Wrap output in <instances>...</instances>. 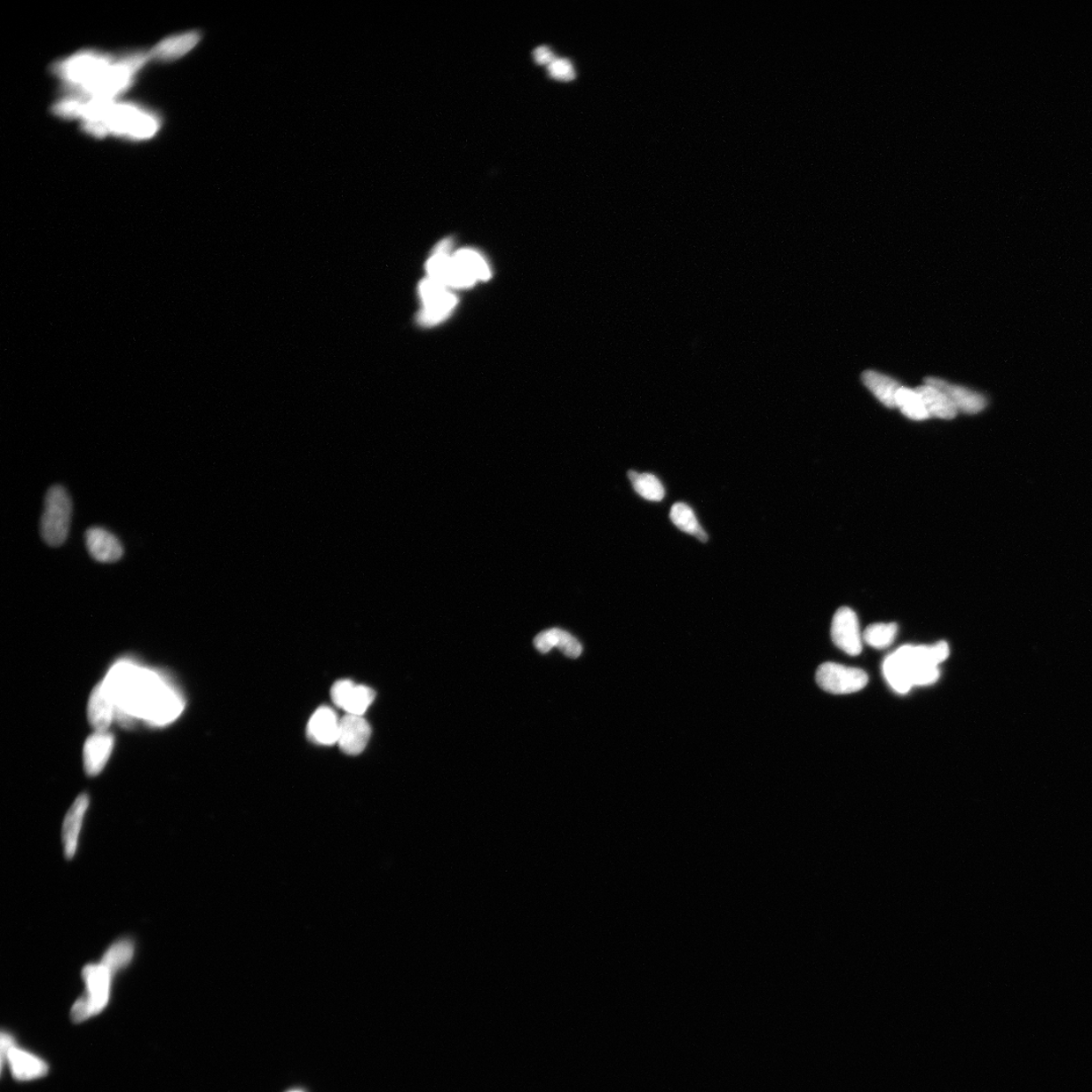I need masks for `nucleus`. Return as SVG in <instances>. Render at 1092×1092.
<instances>
[{"label": "nucleus", "instance_id": "7ed1b4c3", "mask_svg": "<svg viewBox=\"0 0 1092 1092\" xmlns=\"http://www.w3.org/2000/svg\"><path fill=\"white\" fill-rule=\"evenodd\" d=\"M158 127L159 123L154 115L134 106L115 104L114 100L106 107L99 122L84 123L83 125L87 132L97 137L113 133L136 139L152 137Z\"/></svg>", "mask_w": 1092, "mask_h": 1092}, {"label": "nucleus", "instance_id": "ddd939ff", "mask_svg": "<svg viewBox=\"0 0 1092 1092\" xmlns=\"http://www.w3.org/2000/svg\"><path fill=\"white\" fill-rule=\"evenodd\" d=\"M371 737V727L367 719L360 716L346 715L340 720L337 745L349 756L361 754Z\"/></svg>", "mask_w": 1092, "mask_h": 1092}, {"label": "nucleus", "instance_id": "c756f323", "mask_svg": "<svg viewBox=\"0 0 1092 1092\" xmlns=\"http://www.w3.org/2000/svg\"><path fill=\"white\" fill-rule=\"evenodd\" d=\"M548 69L552 78L563 80V82H571L576 77L573 63L566 58H556L549 65Z\"/></svg>", "mask_w": 1092, "mask_h": 1092}, {"label": "nucleus", "instance_id": "aec40b11", "mask_svg": "<svg viewBox=\"0 0 1092 1092\" xmlns=\"http://www.w3.org/2000/svg\"><path fill=\"white\" fill-rule=\"evenodd\" d=\"M534 645L542 653H549L553 647L562 652L566 657L577 659L582 652V646L571 633L558 629H552L540 633L534 638Z\"/></svg>", "mask_w": 1092, "mask_h": 1092}, {"label": "nucleus", "instance_id": "a211bd4d", "mask_svg": "<svg viewBox=\"0 0 1092 1092\" xmlns=\"http://www.w3.org/2000/svg\"><path fill=\"white\" fill-rule=\"evenodd\" d=\"M89 805V796L87 795H80L70 807L67 817H65L62 839L64 855L68 860H71L75 856L80 829H82L84 815Z\"/></svg>", "mask_w": 1092, "mask_h": 1092}, {"label": "nucleus", "instance_id": "4be33fe9", "mask_svg": "<svg viewBox=\"0 0 1092 1092\" xmlns=\"http://www.w3.org/2000/svg\"><path fill=\"white\" fill-rule=\"evenodd\" d=\"M862 380L881 403L888 408L897 407V396L901 388L897 381L873 370L865 371Z\"/></svg>", "mask_w": 1092, "mask_h": 1092}, {"label": "nucleus", "instance_id": "6e6552de", "mask_svg": "<svg viewBox=\"0 0 1092 1092\" xmlns=\"http://www.w3.org/2000/svg\"><path fill=\"white\" fill-rule=\"evenodd\" d=\"M113 63V58L107 55L84 52L58 63L54 71L69 87H76L89 83Z\"/></svg>", "mask_w": 1092, "mask_h": 1092}, {"label": "nucleus", "instance_id": "20e7f679", "mask_svg": "<svg viewBox=\"0 0 1092 1092\" xmlns=\"http://www.w3.org/2000/svg\"><path fill=\"white\" fill-rule=\"evenodd\" d=\"M149 59L150 53L144 52L123 58L109 65L89 83L69 87L71 94L68 98L79 100L113 99L116 94L128 89L135 73Z\"/></svg>", "mask_w": 1092, "mask_h": 1092}, {"label": "nucleus", "instance_id": "cd10ccee", "mask_svg": "<svg viewBox=\"0 0 1092 1092\" xmlns=\"http://www.w3.org/2000/svg\"><path fill=\"white\" fill-rule=\"evenodd\" d=\"M897 407L909 419L922 421L930 418V414L916 391L900 388L897 396Z\"/></svg>", "mask_w": 1092, "mask_h": 1092}, {"label": "nucleus", "instance_id": "7c9ffc66", "mask_svg": "<svg viewBox=\"0 0 1092 1092\" xmlns=\"http://www.w3.org/2000/svg\"><path fill=\"white\" fill-rule=\"evenodd\" d=\"M534 57L537 64L548 65V67L553 60L556 59L555 54H553L552 51L546 46L537 47L534 51Z\"/></svg>", "mask_w": 1092, "mask_h": 1092}, {"label": "nucleus", "instance_id": "412c9836", "mask_svg": "<svg viewBox=\"0 0 1092 1092\" xmlns=\"http://www.w3.org/2000/svg\"><path fill=\"white\" fill-rule=\"evenodd\" d=\"M915 391L921 396L924 406H926L930 417L948 420L956 417L958 410L943 391L930 384L922 385V387L916 388Z\"/></svg>", "mask_w": 1092, "mask_h": 1092}, {"label": "nucleus", "instance_id": "423d86ee", "mask_svg": "<svg viewBox=\"0 0 1092 1092\" xmlns=\"http://www.w3.org/2000/svg\"><path fill=\"white\" fill-rule=\"evenodd\" d=\"M72 500L61 485L50 487L45 497V507L41 518V536L51 548H59L67 542L71 518Z\"/></svg>", "mask_w": 1092, "mask_h": 1092}, {"label": "nucleus", "instance_id": "5701e85b", "mask_svg": "<svg viewBox=\"0 0 1092 1092\" xmlns=\"http://www.w3.org/2000/svg\"><path fill=\"white\" fill-rule=\"evenodd\" d=\"M200 34L194 32L171 36V38L160 42L156 47L153 48L150 56L158 60L170 61L177 59V58L185 55L189 50L194 48L200 41Z\"/></svg>", "mask_w": 1092, "mask_h": 1092}, {"label": "nucleus", "instance_id": "f257e3e1", "mask_svg": "<svg viewBox=\"0 0 1092 1092\" xmlns=\"http://www.w3.org/2000/svg\"><path fill=\"white\" fill-rule=\"evenodd\" d=\"M103 683L113 698L115 716L121 724L129 725L139 717L153 725H164L184 709L178 691L162 676L132 662L115 664Z\"/></svg>", "mask_w": 1092, "mask_h": 1092}, {"label": "nucleus", "instance_id": "b1692460", "mask_svg": "<svg viewBox=\"0 0 1092 1092\" xmlns=\"http://www.w3.org/2000/svg\"><path fill=\"white\" fill-rule=\"evenodd\" d=\"M669 518L677 527L690 535H693L703 542H708V536L699 523L697 517L689 505L685 503H676L671 509Z\"/></svg>", "mask_w": 1092, "mask_h": 1092}, {"label": "nucleus", "instance_id": "c85d7f7f", "mask_svg": "<svg viewBox=\"0 0 1092 1092\" xmlns=\"http://www.w3.org/2000/svg\"><path fill=\"white\" fill-rule=\"evenodd\" d=\"M897 623H876L868 626L865 630L863 639L865 643L875 649H885L894 642L898 635Z\"/></svg>", "mask_w": 1092, "mask_h": 1092}, {"label": "nucleus", "instance_id": "f3484780", "mask_svg": "<svg viewBox=\"0 0 1092 1092\" xmlns=\"http://www.w3.org/2000/svg\"><path fill=\"white\" fill-rule=\"evenodd\" d=\"M926 384L941 390L952 400L957 410L966 414H977L985 410L986 400L978 392L960 385L950 384L938 377H928Z\"/></svg>", "mask_w": 1092, "mask_h": 1092}, {"label": "nucleus", "instance_id": "1a4fd4ad", "mask_svg": "<svg viewBox=\"0 0 1092 1092\" xmlns=\"http://www.w3.org/2000/svg\"><path fill=\"white\" fill-rule=\"evenodd\" d=\"M867 673L861 669L825 662L818 669L819 686L832 694H851L867 685Z\"/></svg>", "mask_w": 1092, "mask_h": 1092}, {"label": "nucleus", "instance_id": "bb28decb", "mask_svg": "<svg viewBox=\"0 0 1092 1092\" xmlns=\"http://www.w3.org/2000/svg\"><path fill=\"white\" fill-rule=\"evenodd\" d=\"M135 954V945L130 938H121L115 942L104 954L103 962L118 973L126 968L132 961Z\"/></svg>", "mask_w": 1092, "mask_h": 1092}, {"label": "nucleus", "instance_id": "393cba45", "mask_svg": "<svg viewBox=\"0 0 1092 1092\" xmlns=\"http://www.w3.org/2000/svg\"><path fill=\"white\" fill-rule=\"evenodd\" d=\"M629 478L633 485V489L640 497L652 502H661L665 498L666 491L664 485L652 473H638L636 471H629Z\"/></svg>", "mask_w": 1092, "mask_h": 1092}, {"label": "nucleus", "instance_id": "f8f14e48", "mask_svg": "<svg viewBox=\"0 0 1092 1092\" xmlns=\"http://www.w3.org/2000/svg\"><path fill=\"white\" fill-rule=\"evenodd\" d=\"M832 638L835 645L849 655L862 653L860 628L853 610L842 607L836 611L832 623Z\"/></svg>", "mask_w": 1092, "mask_h": 1092}, {"label": "nucleus", "instance_id": "f03ea898", "mask_svg": "<svg viewBox=\"0 0 1092 1092\" xmlns=\"http://www.w3.org/2000/svg\"><path fill=\"white\" fill-rule=\"evenodd\" d=\"M949 654L950 647L946 642L933 645H904L885 659L883 673L895 691L906 694L913 686L936 683L940 677L938 665L948 659Z\"/></svg>", "mask_w": 1092, "mask_h": 1092}, {"label": "nucleus", "instance_id": "0eeeda50", "mask_svg": "<svg viewBox=\"0 0 1092 1092\" xmlns=\"http://www.w3.org/2000/svg\"><path fill=\"white\" fill-rule=\"evenodd\" d=\"M447 289L429 278L421 281L419 295L422 309L418 315L421 325L429 327L439 324L454 311L457 298Z\"/></svg>", "mask_w": 1092, "mask_h": 1092}, {"label": "nucleus", "instance_id": "4468645a", "mask_svg": "<svg viewBox=\"0 0 1092 1092\" xmlns=\"http://www.w3.org/2000/svg\"><path fill=\"white\" fill-rule=\"evenodd\" d=\"M85 544L91 557L100 564L119 562L123 556V546L119 538L103 527L87 529Z\"/></svg>", "mask_w": 1092, "mask_h": 1092}, {"label": "nucleus", "instance_id": "9d476101", "mask_svg": "<svg viewBox=\"0 0 1092 1092\" xmlns=\"http://www.w3.org/2000/svg\"><path fill=\"white\" fill-rule=\"evenodd\" d=\"M5 1057L9 1060L12 1072L14 1079L18 1080H32L39 1079L48 1072V1066L45 1062L36 1056L26 1051L18 1049L14 1047L13 1039L3 1033L2 1035V1059L3 1065Z\"/></svg>", "mask_w": 1092, "mask_h": 1092}, {"label": "nucleus", "instance_id": "a878e982", "mask_svg": "<svg viewBox=\"0 0 1092 1092\" xmlns=\"http://www.w3.org/2000/svg\"><path fill=\"white\" fill-rule=\"evenodd\" d=\"M458 266L472 280L487 281L491 278V271L486 260L477 251L463 249L454 255Z\"/></svg>", "mask_w": 1092, "mask_h": 1092}, {"label": "nucleus", "instance_id": "dca6fc26", "mask_svg": "<svg viewBox=\"0 0 1092 1092\" xmlns=\"http://www.w3.org/2000/svg\"><path fill=\"white\" fill-rule=\"evenodd\" d=\"M340 720L337 713L328 706H321L309 720L307 734L309 739L317 745L332 746L337 744L340 732Z\"/></svg>", "mask_w": 1092, "mask_h": 1092}, {"label": "nucleus", "instance_id": "2eb2a0df", "mask_svg": "<svg viewBox=\"0 0 1092 1092\" xmlns=\"http://www.w3.org/2000/svg\"><path fill=\"white\" fill-rule=\"evenodd\" d=\"M115 738L107 732H96L85 741L83 764L86 774L97 776L104 770L111 756Z\"/></svg>", "mask_w": 1092, "mask_h": 1092}, {"label": "nucleus", "instance_id": "2f4dec72", "mask_svg": "<svg viewBox=\"0 0 1092 1092\" xmlns=\"http://www.w3.org/2000/svg\"><path fill=\"white\" fill-rule=\"evenodd\" d=\"M289 1092H303V1091H300V1090H293V1091H289Z\"/></svg>", "mask_w": 1092, "mask_h": 1092}, {"label": "nucleus", "instance_id": "39448f33", "mask_svg": "<svg viewBox=\"0 0 1092 1092\" xmlns=\"http://www.w3.org/2000/svg\"><path fill=\"white\" fill-rule=\"evenodd\" d=\"M116 972L103 961L83 968V977L86 989L71 1009V1019L83 1023L105 1009L111 994L113 977Z\"/></svg>", "mask_w": 1092, "mask_h": 1092}, {"label": "nucleus", "instance_id": "6ab92c4d", "mask_svg": "<svg viewBox=\"0 0 1092 1092\" xmlns=\"http://www.w3.org/2000/svg\"><path fill=\"white\" fill-rule=\"evenodd\" d=\"M115 716V706L105 684L93 689L89 703V719L97 732H107Z\"/></svg>", "mask_w": 1092, "mask_h": 1092}, {"label": "nucleus", "instance_id": "9b49d317", "mask_svg": "<svg viewBox=\"0 0 1092 1092\" xmlns=\"http://www.w3.org/2000/svg\"><path fill=\"white\" fill-rule=\"evenodd\" d=\"M332 701L346 715L363 716L376 699V692L368 686L356 685L352 680H339L331 688Z\"/></svg>", "mask_w": 1092, "mask_h": 1092}]
</instances>
